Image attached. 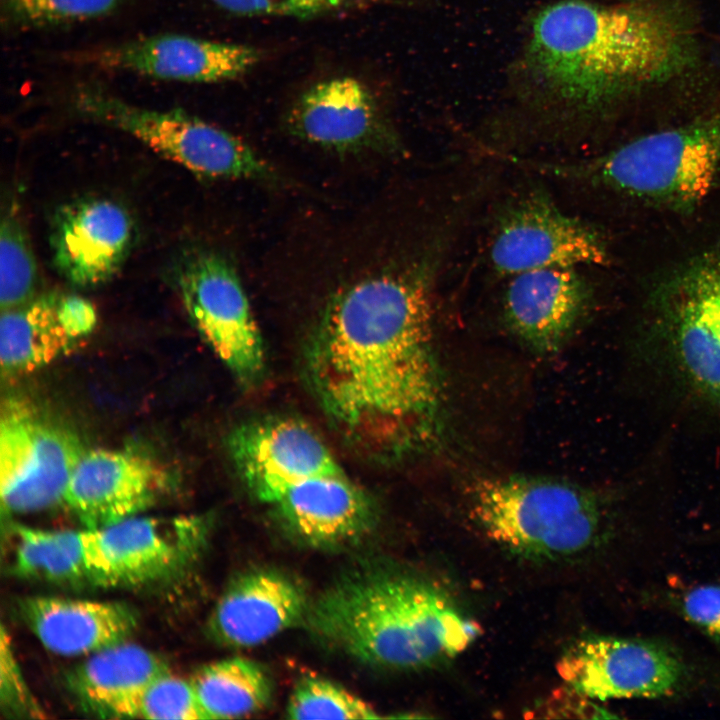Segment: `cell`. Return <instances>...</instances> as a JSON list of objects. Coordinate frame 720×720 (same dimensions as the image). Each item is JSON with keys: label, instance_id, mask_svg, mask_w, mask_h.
Wrapping results in <instances>:
<instances>
[{"label": "cell", "instance_id": "6da1fadb", "mask_svg": "<svg viewBox=\"0 0 720 720\" xmlns=\"http://www.w3.org/2000/svg\"><path fill=\"white\" fill-rule=\"evenodd\" d=\"M440 244L372 245L332 275L306 372L320 407L352 445L379 460L416 449L440 408L432 346Z\"/></svg>", "mask_w": 720, "mask_h": 720}, {"label": "cell", "instance_id": "7a4b0ae2", "mask_svg": "<svg viewBox=\"0 0 720 720\" xmlns=\"http://www.w3.org/2000/svg\"><path fill=\"white\" fill-rule=\"evenodd\" d=\"M693 26L664 0H565L534 18L524 71L543 108L580 117L664 84L695 64Z\"/></svg>", "mask_w": 720, "mask_h": 720}, {"label": "cell", "instance_id": "3957f363", "mask_svg": "<svg viewBox=\"0 0 720 720\" xmlns=\"http://www.w3.org/2000/svg\"><path fill=\"white\" fill-rule=\"evenodd\" d=\"M306 623L321 640L363 662L419 669L449 660L481 628L439 587L405 572L348 576L309 605Z\"/></svg>", "mask_w": 720, "mask_h": 720}, {"label": "cell", "instance_id": "277c9868", "mask_svg": "<svg viewBox=\"0 0 720 720\" xmlns=\"http://www.w3.org/2000/svg\"><path fill=\"white\" fill-rule=\"evenodd\" d=\"M521 165L687 208L708 194L720 168V113L641 136L598 158L560 163L522 159Z\"/></svg>", "mask_w": 720, "mask_h": 720}, {"label": "cell", "instance_id": "5b68a950", "mask_svg": "<svg viewBox=\"0 0 720 720\" xmlns=\"http://www.w3.org/2000/svg\"><path fill=\"white\" fill-rule=\"evenodd\" d=\"M470 512L483 532L521 556L554 559L592 547L601 510L589 491L564 481L526 476L487 478L472 488Z\"/></svg>", "mask_w": 720, "mask_h": 720}, {"label": "cell", "instance_id": "8992f818", "mask_svg": "<svg viewBox=\"0 0 720 720\" xmlns=\"http://www.w3.org/2000/svg\"><path fill=\"white\" fill-rule=\"evenodd\" d=\"M71 104L82 117L134 136L200 177L278 180L275 169L242 139L183 110L135 106L91 82L75 87Z\"/></svg>", "mask_w": 720, "mask_h": 720}, {"label": "cell", "instance_id": "52a82bcc", "mask_svg": "<svg viewBox=\"0 0 720 720\" xmlns=\"http://www.w3.org/2000/svg\"><path fill=\"white\" fill-rule=\"evenodd\" d=\"M176 287L186 312L212 351L245 385L263 376V340L232 263L211 249H195L179 262Z\"/></svg>", "mask_w": 720, "mask_h": 720}, {"label": "cell", "instance_id": "ba28073f", "mask_svg": "<svg viewBox=\"0 0 720 720\" xmlns=\"http://www.w3.org/2000/svg\"><path fill=\"white\" fill-rule=\"evenodd\" d=\"M79 437L30 402L9 397L0 419V497L8 513H28L63 500L83 456Z\"/></svg>", "mask_w": 720, "mask_h": 720}, {"label": "cell", "instance_id": "9c48e42d", "mask_svg": "<svg viewBox=\"0 0 720 720\" xmlns=\"http://www.w3.org/2000/svg\"><path fill=\"white\" fill-rule=\"evenodd\" d=\"M194 516L138 517L82 530L89 581L103 587H136L173 576L198 554L206 536Z\"/></svg>", "mask_w": 720, "mask_h": 720}, {"label": "cell", "instance_id": "30bf717a", "mask_svg": "<svg viewBox=\"0 0 720 720\" xmlns=\"http://www.w3.org/2000/svg\"><path fill=\"white\" fill-rule=\"evenodd\" d=\"M490 262L504 276L544 268H577L607 262L600 238L561 211L541 190L509 201L499 215Z\"/></svg>", "mask_w": 720, "mask_h": 720}, {"label": "cell", "instance_id": "8fae6325", "mask_svg": "<svg viewBox=\"0 0 720 720\" xmlns=\"http://www.w3.org/2000/svg\"><path fill=\"white\" fill-rule=\"evenodd\" d=\"M556 669L569 687L601 701L669 695L684 672L679 657L660 643L609 636L576 642Z\"/></svg>", "mask_w": 720, "mask_h": 720}, {"label": "cell", "instance_id": "7c38bea8", "mask_svg": "<svg viewBox=\"0 0 720 720\" xmlns=\"http://www.w3.org/2000/svg\"><path fill=\"white\" fill-rule=\"evenodd\" d=\"M286 122L297 138L338 153H397L402 148L373 92L349 76L306 89L290 107Z\"/></svg>", "mask_w": 720, "mask_h": 720}, {"label": "cell", "instance_id": "4fadbf2b", "mask_svg": "<svg viewBox=\"0 0 720 720\" xmlns=\"http://www.w3.org/2000/svg\"><path fill=\"white\" fill-rule=\"evenodd\" d=\"M166 466L134 449L85 451L62 502L86 529L115 524L152 506L171 487Z\"/></svg>", "mask_w": 720, "mask_h": 720}, {"label": "cell", "instance_id": "5bb4252c", "mask_svg": "<svg viewBox=\"0 0 720 720\" xmlns=\"http://www.w3.org/2000/svg\"><path fill=\"white\" fill-rule=\"evenodd\" d=\"M255 47L161 34L74 53L71 58L103 69L152 78L210 83L246 74L261 60Z\"/></svg>", "mask_w": 720, "mask_h": 720}, {"label": "cell", "instance_id": "9a60e30c", "mask_svg": "<svg viewBox=\"0 0 720 720\" xmlns=\"http://www.w3.org/2000/svg\"><path fill=\"white\" fill-rule=\"evenodd\" d=\"M134 240V222L122 205L102 197L80 198L55 211L52 262L71 285L96 287L119 272Z\"/></svg>", "mask_w": 720, "mask_h": 720}, {"label": "cell", "instance_id": "2e32d148", "mask_svg": "<svg viewBox=\"0 0 720 720\" xmlns=\"http://www.w3.org/2000/svg\"><path fill=\"white\" fill-rule=\"evenodd\" d=\"M227 445L237 472L260 500L307 478L346 475L320 436L294 418L241 424L230 433Z\"/></svg>", "mask_w": 720, "mask_h": 720}, {"label": "cell", "instance_id": "e0dca14e", "mask_svg": "<svg viewBox=\"0 0 720 720\" xmlns=\"http://www.w3.org/2000/svg\"><path fill=\"white\" fill-rule=\"evenodd\" d=\"M588 289L576 268H544L511 277L504 296V318L528 348L552 353L582 317Z\"/></svg>", "mask_w": 720, "mask_h": 720}, {"label": "cell", "instance_id": "ac0fdd59", "mask_svg": "<svg viewBox=\"0 0 720 720\" xmlns=\"http://www.w3.org/2000/svg\"><path fill=\"white\" fill-rule=\"evenodd\" d=\"M309 604L302 589L272 570H254L235 578L209 619L213 637L233 647L262 644L305 620Z\"/></svg>", "mask_w": 720, "mask_h": 720}, {"label": "cell", "instance_id": "d6986e66", "mask_svg": "<svg viewBox=\"0 0 720 720\" xmlns=\"http://www.w3.org/2000/svg\"><path fill=\"white\" fill-rule=\"evenodd\" d=\"M261 501L273 504L300 537L317 545L351 541L367 532L375 520L371 500L347 475L290 483Z\"/></svg>", "mask_w": 720, "mask_h": 720}, {"label": "cell", "instance_id": "ffe728a7", "mask_svg": "<svg viewBox=\"0 0 720 720\" xmlns=\"http://www.w3.org/2000/svg\"><path fill=\"white\" fill-rule=\"evenodd\" d=\"M20 612L50 651L63 656L91 655L124 642L137 625L135 611L120 602L36 596Z\"/></svg>", "mask_w": 720, "mask_h": 720}, {"label": "cell", "instance_id": "44dd1931", "mask_svg": "<svg viewBox=\"0 0 720 720\" xmlns=\"http://www.w3.org/2000/svg\"><path fill=\"white\" fill-rule=\"evenodd\" d=\"M72 676V686L102 717L139 718L152 683L169 672L161 658L126 641L95 652Z\"/></svg>", "mask_w": 720, "mask_h": 720}, {"label": "cell", "instance_id": "7402d4cb", "mask_svg": "<svg viewBox=\"0 0 720 720\" xmlns=\"http://www.w3.org/2000/svg\"><path fill=\"white\" fill-rule=\"evenodd\" d=\"M59 293L48 292L12 309L1 310L0 362L4 376L26 374L68 352L75 343L57 311Z\"/></svg>", "mask_w": 720, "mask_h": 720}, {"label": "cell", "instance_id": "603a6c76", "mask_svg": "<svg viewBox=\"0 0 720 720\" xmlns=\"http://www.w3.org/2000/svg\"><path fill=\"white\" fill-rule=\"evenodd\" d=\"M208 719L241 718L270 703L272 681L255 662L234 657L201 667L191 678Z\"/></svg>", "mask_w": 720, "mask_h": 720}, {"label": "cell", "instance_id": "cb8c5ba5", "mask_svg": "<svg viewBox=\"0 0 720 720\" xmlns=\"http://www.w3.org/2000/svg\"><path fill=\"white\" fill-rule=\"evenodd\" d=\"M11 528V568L14 574L54 583L90 582L82 530H45L26 525H13Z\"/></svg>", "mask_w": 720, "mask_h": 720}, {"label": "cell", "instance_id": "d4e9b609", "mask_svg": "<svg viewBox=\"0 0 720 720\" xmlns=\"http://www.w3.org/2000/svg\"><path fill=\"white\" fill-rule=\"evenodd\" d=\"M660 292L685 309L720 349V254L696 258Z\"/></svg>", "mask_w": 720, "mask_h": 720}, {"label": "cell", "instance_id": "484cf974", "mask_svg": "<svg viewBox=\"0 0 720 720\" xmlns=\"http://www.w3.org/2000/svg\"><path fill=\"white\" fill-rule=\"evenodd\" d=\"M38 269L24 224L14 208L3 215L0 229L1 310L19 307L35 297Z\"/></svg>", "mask_w": 720, "mask_h": 720}, {"label": "cell", "instance_id": "4316f807", "mask_svg": "<svg viewBox=\"0 0 720 720\" xmlns=\"http://www.w3.org/2000/svg\"><path fill=\"white\" fill-rule=\"evenodd\" d=\"M287 715L290 719H378L365 701L337 684L308 676L300 679L292 691Z\"/></svg>", "mask_w": 720, "mask_h": 720}, {"label": "cell", "instance_id": "83f0119b", "mask_svg": "<svg viewBox=\"0 0 720 720\" xmlns=\"http://www.w3.org/2000/svg\"><path fill=\"white\" fill-rule=\"evenodd\" d=\"M123 0H1V24L32 29L89 20L111 13Z\"/></svg>", "mask_w": 720, "mask_h": 720}, {"label": "cell", "instance_id": "f1b7e54d", "mask_svg": "<svg viewBox=\"0 0 720 720\" xmlns=\"http://www.w3.org/2000/svg\"><path fill=\"white\" fill-rule=\"evenodd\" d=\"M139 718L205 720L208 716L191 681L167 672L149 687L142 702Z\"/></svg>", "mask_w": 720, "mask_h": 720}, {"label": "cell", "instance_id": "f546056e", "mask_svg": "<svg viewBox=\"0 0 720 720\" xmlns=\"http://www.w3.org/2000/svg\"><path fill=\"white\" fill-rule=\"evenodd\" d=\"M237 15L313 18L368 7L375 0H212Z\"/></svg>", "mask_w": 720, "mask_h": 720}, {"label": "cell", "instance_id": "4dcf8cb0", "mask_svg": "<svg viewBox=\"0 0 720 720\" xmlns=\"http://www.w3.org/2000/svg\"><path fill=\"white\" fill-rule=\"evenodd\" d=\"M684 616L712 639L720 642V585L696 586L681 602Z\"/></svg>", "mask_w": 720, "mask_h": 720}, {"label": "cell", "instance_id": "1f68e13d", "mask_svg": "<svg viewBox=\"0 0 720 720\" xmlns=\"http://www.w3.org/2000/svg\"><path fill=\"white\" fill-rule=\"evenodd\" d=\"M1 699L9 709L18 712L38 713L14 658L9 635L1 631Z\"/></svg>", "mask_w": 720, "mask_h": 720}, {"label": "cell", "instance_id": "d6a6232c", "mask_svg": "<svg viewBox=\"0 0 720 720\" xmlns=\"http://www.w3.org/2000/svg\"><path fill=\"white\" fill-rule=\"evenodd\" d=\"M57 311L63 328L73 341L90 334L97 322L93 304L78 295L59 294Z\"/></svg>", "mask_w": 720, "mask_h": 720}]
</instances>
